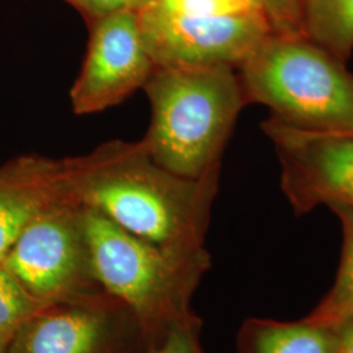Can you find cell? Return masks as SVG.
<instances>
[{"mask_svg":"<svg viewBox=\"0 0 353 353\" xmlns=\"http://www.w3.org/2000/svg\"><path fill=\"white\" fill-rule=\"evenodd\" d=\"M330 208L341 221V265L332 288L305 319L335 330L341 323L353 319V208L343 205Z\"/></svg>","mask_w":353,"mask_h":353,"instance_id":"13","label":"cell"},{"mask_svg":"<svg viewBox=\"0 0 353 353\" xmlns=\"http://www.w3.org/2000/svg\"><path fill=\"white\" fill-rule=\"evenodd\" d=\"M76 7L100 19L106 14L123 10H141L151 0H70Z\"/></svg>","mask_w":353,"mask_h":353,"instance_id":"18","label":"cell"},{"mask_svg":"<svg viewBox=\"0 0 353 353\" xmlns=\"http://www.w3.org/2000/svg\"><path fill=\"white\" fill-rule=\"evenodd\" d=\"M71 198L62 160L23 154L0 166V263L26 225L54 203Z\"/></svg>","mask_w":353,"mask_h":353,"instance_id":"10","label":"cell"},{"mask_svg":"<svg viewBox=\"0 0 353 353\" xmlns=\"http://www.w3.org/2000/svg\"><path fill=\"white\" fill-rule=\"evenodd\" d=\"M281 166V190L296 214L318 205L353 208V134L263 123Z\"/></svg>","mask_w":353,"mask_h":353,"instance_id":"8","label":"cell"},{"mask_svg":"<svg viewBox=\"0 0 353 353\" xmlns=\"http://www.w3.org/2000/svg\"><path fill=\"white\" fill-rule=\"evenodd\" d=\"M248 101L292 126L353 134V74L303 36L270 34L241 64Z\"/></svg>","mask_w":353,"mask_h":353,"instance_id":"4","label":"cell"},{"mask_svg":"<svg viewBox=\"0 0 353 353\" xmlns=\"http://www.w3.org/2000/svg\"><path fill=\"white\" fill-rule=\"evenodd\" d=\"M43 303L29 294L23 284L0 263V334L12 339L14 332Z\"/></svg>","mask_w":353,"mask_h":353,"instance_id":"14","label":"cell"},{"mask_svg":"<svg viewBox=\"0 0 353 353\" xmlns=\"http://www.w3.org/2000/svg\"><path fill=\"white\" fill-rule=\"evenodd\" d=\"M156 65L144 46L139 10L97 19L70 97L76 114L102 112L144 88Z\"/></svg>","mask_w":353,"mask_h":353,"instance_id":"9","label":"cell"},{"mask_svg":"<svg viewBox=\"0 0 353 353\" xmlns=\"http://www.w3.org/2000/svg\"><path fill=\"white\" fill-rule=\"evenodd\" d=\"M168 12L181 16H216L261 7L258 0H152Z\"/></svg>","mask_w":353,"mask_h":353,"instance_id":"16","label":"cell"},{"mask_svg":"<svg viewBox=\"0 0 353 353\" xmlns=\"http://www.w3.org/2000/svg\"><path fill=\"white\" fill-rule=\"evenodd\" d=\"M10 341H11V338L0 334V353H7Z\"/></svg>","mask_w":353,"mask_h":353,"instance_id":"20","label":"cell"},{"mask_svg":"<svg viewBox=\"0 0 353 353\" xmlns=\"http://www.w3.org/2000/svg\"><path fill=\"white\" fill-rule=\"evenodd\" d=\"M335 330L305 318L297 322L249 318L237 334L239 353H335Z\"/></svg>","mask_w":353,"mask_h":353,"instance_id":"11","label":"cell"},{"mask_svg":"<svg viewBox=\"0 0 353 353\" xmlns=\"http://www.w3.org/2000/svg\"><path fill=\"white\" fill-rule=\"evenodd\" d=\"M335 353H353V319H350L335 328Z\"/></svg>","mask_w":353,"mask_h":353,"instance_id":"19","label":"cell"},{"mask_svg":"<svg viewBox=\"0 0 353 353\" xmlns=\"http://www.w3.org/2000/svg\"><path fill=\"white\" fill-rule=\"evenodd\" d=\"M84 210L94 278L137 316L151 348L170 325L195 316L190 303L210 268V254L166 250L132 236L94 210Z\"/></svg>","mask_w":353,"mask_h":353,"instance_id":"3","label":"cell"},{"mask_svg":"<svg viewBox=\"0 0 353 353\" xmlns=\"http://www.w3.org/2000/svg\"><path fill=\"white\" fill-rule=\"evenodd\" d=\"M144 46L156 67L239 68L272 28L262 7L216 16H181L150 1L139 10Z\"/></svg>","mask_w":353,"mask_h":353,"instance_id":"6","label":"cell"},{"mask_svg":"<svg viewBox=\"0 0 353 353\" xmlns=\"http://www.w3.org/2000/svg\"><path fill=\"white\" fill-rule=\"evenodd\" d=\"M278 36H303V0H258ZM305 37V36H303Z\"/></svg>","mask_w":353,"mask_h":353,"instance_id":"17","label":"cell"},{"mask_svg":"<svg viewBox=\"0 0 353 353\" xmlns=\"http://www.w3.org/2000/svg\"><path fill=\"white\" fill-rule=\"evenodd\" d=\"M137 316L106 292L43 305L14 332L7 353H147Z\"/></svg>","mask_w":353,"mask_h":353,"instance_id":"7","label":"cell"},{"mask_svg":"<svg viewBox=\"0 0 353 353\" xmlns=\"http://www.w3.org/2000/svg\"><path fill=\"white\" fill-rule=\"evenodd\" d=\"M144 89L151 125L143 143L152 159L191 179L219 169L220 154L248 102L234 68L156 67Z\"/></svg>","mask_w":353,"mask_h":353,"instance_id":"2","label":"cell"},{"mask_svg":"<svg viewBox=\"0 0 353 353\" xmlns=\"http://www.w3.org/2000/svg\"><path fill=\"white\" fill-rule=\"evenodd\" d=\"M62 163L65 189L77 204L159 248L205 252L219 169L198 179L176 176L152 159L143 140L108 141Z\"/></svg>","mask_w":353,"mask_h":353,"instance_id":"1","label":"cell"},{"mask_svg":"<svg viewBox=\"0 0 353 353\" xmlns=\"http://www.w3.org/2000/svg\"><path fill=\"white\" fill-rule=\"evenodd\" d=\"M201 328L202 321L196 316L174 322L147 353H205L199 339Z\"/></svg>","mask_w":353,"mask_h":353,"instance_id":"15","label":"cell"},{"mask_svg":"<svg viewBox=\"0 0 353 353\" xmlns=\"http://www.w3.org/2000/svg\"><path fill=\"white\" fill-rule=\"evenodd\" d=\"M303 33L345 62L353 50V0H303Z\"/></svg>","mask_w":353,"mask_h":353,"instance_id":"12","label":"cell"},{"mask_svg":"<svg viewBox=\"0 0 353 353\" xmlns=\"http://www.w3.org/2000/svg\"><path fill=\"white\" fill-rule=\"evenodd\" d=\"M1 265L43 305L105 292L92 268L85 210L71 198L33 219Z\"/></svg>","mask_w":353,"mask_h":353,"instance_id":"5","label":"cell"}]
</instances>
